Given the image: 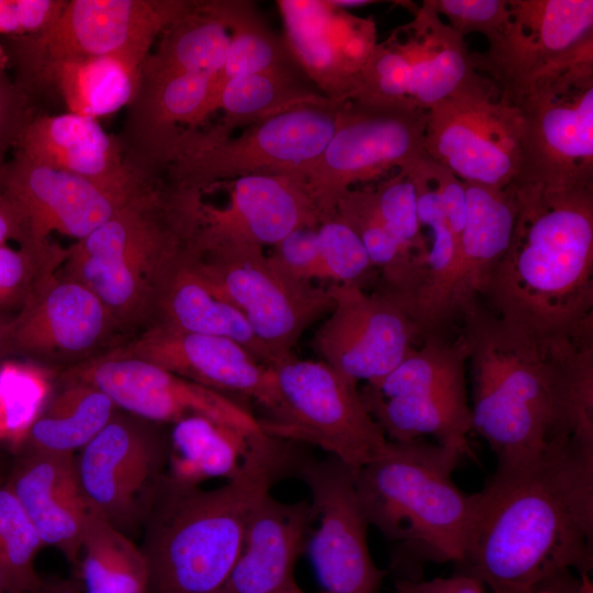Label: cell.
I'll return each mask as SVG.
<instances>
[{
    "label": "cell",
    "mask_w": 593,
    "mask_h": 593,
    "mask_svg": "<svg viewBox=\"0 0 593 593\" xmlns=\"http://www.w3.org/2000/svg\"><path fill=\"white\" fill-rule=\"evenodd\" d=\"M142 66L118 57L66 60L52 66L35 87L32 99L56 92L67 112L97 120L128 105Z\"/></svg>",
    "instance_id": "obj_31"
},
{
    "label": "cell",
    "mask_w": 593,
    "mask_h": 593,
    "mask_svg": "<svg viewBox=\"0 0 593 593\" xmlns=\"http://www.w3.org/2000/svg\"><path fill=\"white\" fill-rule=\"evenodd\" d=\"M190 0H70L44 31L10 37L4 48L15 83L32 99L44 74L55 64L118 57L142 66L161 32ZM33 100V99H32Z\"/></svg>",
    "instance_id": "obj_9"
},
{
    "label": "cell",
    "mask_w": 593,
    "mask_h": 593,
    "mask_svg": "<svg viewBox=\"0 0 593 593\" xmlns=\"http://www.w3.org/2000/svg\"><path fill=\"white\" fill-rule=\"evenodd\" d=\"M426 120L425 110L347 100L323 152L290 176L303 182L323 222L357 183L415 167L426 156Z\"/></svg>",
    "instance_id": "obj_13"
},
{
    "label": "cell",
    "mask_w": 593,
    "mask_h": 593,
    "mask_svg": "<svg viewBox=\"0 0 593 593\" xmlns=\"http://www.w3.org/2000/svg\"><path fill=\"white\" fill-rule=\"evenodd\" d=\"M505 97L523 121L516 181L593 184V37Z\"/></svg>",
    "instance_id": "obj_8"
},
{
    "label": "cell",
    "mask_w": 593,
    "mask_h": 593,
    "mask_svg": "<svg viewBox=\"0 0 593 593\" xmlns=\"http://www.w3.org/2000/svg\"><path fill=\"white\" fill-rule=\"evenodd\" d=\"M202 221L258 246H275L292 231L322 222L303 182L290 175L255 174L232 180L224 208L202 203Z\"/></svg>",
    "instance_id": "obj_27"
},
{
    "label": "cell",
    "mask_w": 593,
    "mask_h": 593,
    "mask_svg": "<svg viewBox=\"0 0 593 593\" xmlns=\"http://www.w3.org/2000/svg\"><path fill=\"white\" fill-rule=\"evenodd\" d=\"M467 212L456 269L441 311V326L465 317L485 296L491 277L510 244L514 220L513 184L504 189L463 182Z\"/></svg>",
    "instance_id": "obj_26"
},
{
    "label": "cell",
    "mask_w": 593,
    "mask_h": 593,
    "mask_svg": "<svg viewBox=\"0 0 593 593\" xmlns=\"http://www.w3.org/2000/svg\"><path fill=\"white\" fill-rule=\"evenodd\" d=\"M293 443L251 438L239 470L219 488L161 479L142 525L148 593H220L243 548L248 518L304 458Z\"/></svg>",
    "instance_id": "obj_3"
},
{
    "label": "cell",
    "mask_w": 593,
    "mask_h": 593,
    "mask_svg": "<svg viewBox=\"0 0 593 593\" xmlns=\"http://www.w3.org/2000/svg\"><path fill=\"white\" fill-rule=\"evenodd\" d=\"M11 240L20 246L33 244L21 214L0 189V245Z\"/></svg>",
    "instance_id": "obj_47"
},
{
    "label": "cell",
    "mask_w": 593,
    "mask_h": 593,
    "mask_svg": "<svg viewBox=\"0 0 593 593\" xmlns=\"http://www.w3.org/2000/svg\"><path fill=\"white\" fill-rule=\"evenodd\" d=\"M508 21L475 71L510 96L542 69L593 37L592 0H508Z\"/></svg>",
    "instance_id": "obj_20"
},
{
    "label": "cell",
    "mask_w": 593,
    "mask_h": 593,
    "mask_svg": "<svg viewBox=\"0 0 593 593\" xmlns=\"http://www.w3.org/2000/svg\"><path fill=\"white\" fill-rule=\"evenodd\" d=\"M33 524L7 482L0 484V588L3 593H40L34 561L43 548Z\"/></svg>",
    "instance_id": "obj_39"
},
{
    "label": "cell",
    "mask_w": 593,
    "mask_h": 593,
    "mask_svg": "<svg viewBox=\"0 0 593 593\" xmlns=\"http://www.w3.org/2000/svg\"><path fill=\"white\" fill-rule=\"evenodd\" d=\"M413 13L385 41L403 66L409 104L428 111L475 69L465 37L440 19L433 0H424Z\"/></svg>",
    "instance_id": "obj_28"
},
{
    "label": "cell",
    "mask_w": 593,
    "mask_h": 593,
    "mask_svg": "<svg viewBox=\"0 0 593 593\" xmlns=\"http://www.w3.org/2000/svg\"><path fill=\"white\" fill-rule=\"evenodd\" d=\"M519 110L474 71L427 111L424 149L463 182L504 189L523 165Z\"/></svg>",
    "instance_id": "obj_14"
},
{
    "label": "cell",
    "mask_w": 593,
    "mask_h": 593,
    "mask_svg": "<svg viewBox=\"0 0 593 593\" xmlns=\"http://www.w3.org/2000/svg\"><path fill=\"white\" fill-rule=\"evenodd\" d=\"M15 150L37 163L130 195L155 182L130 168L119 137L109 135L97 120L70 112L36 114Z\"/></svg>",
    "instance_id": "obj_23"
},
{
    "label": "cell",
    "mask_w": 593,
    "mask_h": 593,
    "mask_svg": "<svg viewBox=\"0 0 593 593\" xmlns=\"http://www.w3.org/2000/svg\"><path fill=\"white\" fill-rule=\"evenodd\" d=\"M329 316L317 328L313 348L347 380L371 383L395 368L423 335L404 303L379 289L331 284Z\"/></svg>",
    "instance_id": "obj_17"
},
{
    "label": "cell",
    "mask_w": 593,
    "mask_h": 593,
    "mask_svg": "<svg viewBox=\"0 0 593 593\" xmlns=\"http://www.w3.org/2000/svg\"><path fill=\"white\" fill-rule=\"evenodd\" d=\"M513 189L510 244L485 293L491 311L541 332L593 328V184Z\"/></svg>",
    "instance_id": "obj_4"
},
{
    "label": "cell",
    "mask_w": 593,
    "mask_h": 593,
    "mask_svg": "<svg viewBox=\"0 0 593 593\" xmlns=\"http://www.w3.org/2000/svg\"><path fill=\"white\" fill-rule=\"evenodd\" d=\"M0 593H3L2 590H1V588H0Z\"/></svg>",
    "instance_id": "obj_55"
},
{
    "label": "cell",
    "mask_w": 593,
    "mask_h": 593,
    "mask_svg": "<svg viewBox=\"0 0 593 593\" xmlns=\"http://www.w3.org/2000/svg\"><path fill=\"white\" fill-rule=\"evenodd\" d=\"M525 593H593L589 573L563 571L535 584Z\"/></svg>",
    "instance_id": "obj_48"
},
{
    "label": "cell",
    "mask_w": 593,
    "mask_h": 593,
    "mask_svg": "<svg viewBox=\"0 0 593 593\" xmlns=\"http://www.w3.org/2000/svg\"><path fill=\"white\" fill-rule=\"evenodd\" d=\"M283 42L291 56L314 83L335 103L349 100L357 78L347 58L350 27L328 0L277 1Z\"/></svg>",
    "instance_id": "obj_29"
},
{
    "label": "cell",
    "mask_w": 593,
    "mask_h": 593,
    "mask_svg": "<svg viewBox=\"0 0 593 593\" xmlns=\"http://www.w3.org/2000/svg\"><path fill=\"white\" fill-rule=\"evenodd\" d=\"M0 34L9 37L20 35L14 0H0Z\"/></svg>",
    "instance_id": "obj_49"
},
{
    "label": "cell",
    "mask_w": 593,
    "mask_h": 593,
    "mask_svg": "<svg viewBox=\"0 0 593 593\" xmlns=\"http://www.w3.org/2000/svg\"><path fill=\"white\" fill-rule=\"evenodd\" d=\"M316 228L301 227L292 231L272 246L269 258L296 280L303 282L322 280Z\"/></svg>",
    "instance_id": "obj_45"
},
{
    "label": "cell",
    "mask_w": 593,
    "mask_h": 593,
    "mask_svg": "<svg viewBox=\"0 0 593 593\" xmlns=\"http://www.w3.org/2000/svg\"><path fill=\"white\" fill-rule=\"evenodd\" d=\"M314 519L310 501L266 495L248 518L242 551L220 593H278L296 585L294 566Z\"/></svg>",
    "instance_id": "obj_25"
},
{
    "label": "cell",
    "mask_w": 593,
    "mask_h": 593,
    "mask_svg": "<svg viewBox=\"0 0 593 593\" xmlns=\"http://www.w3.org/2000/svg\"><path fill=\"white\" fill-rule=\"evenodd\" d=\"M463 318L472 429L497 468L593 444V328L541 332L479 306Z\"/></svg>",
    "instance_id": "obj_1"
},
{
    "label": "cell",
    "mask_w": 593,
    "mask_h": 593,
    "mask_svg": "<svg viewBox=\"0 0 593 593\" xmlns=\"http://www.w3.org/2000/svg\"><path fill=\"white\" fill-rule=\"evenodd\" d=\"M11 318L12 317L3 315V313L0 312V355H2L4 350L8 328H9Z\"/></svg>",
    "instance_id": "obj_52"
},
{
    "label": "cell",
    "mask_w": 593,
    "mask_h": 593,
    "mask_svg": "<svg viewBox=\"0 0 593 593\" xmlns=\"http://www.w3.org/2000/svg\"><path fill=\"white\" fill-rule=\"evenodd\" d=\"M278 593H305V592H303V591L299 588V585L296 584V585H294V586H292V588L286 589V590H283V591L278 592Z\"/></svg>",
    "instance_id": "obj_54"
},
{
    "label": "cell",
    "mask_w": 593,
    "mask_h": 593,
    "mask_svg": "<svg viewBox=\"0 0 593 593\" xmlns=\"http://www.w3.org/2000/svg\"><path fill=\"white\" fill-rule=\"evenodd\" d=\"M201 194L160 178L67 247L57 273L93 292L121 331L146 328L163 284L199 226Z\"/></svg>",
    "instance_id": "obj_5"
},
{
    "label": "cell",
    "mask_w": 593,
    "mask_h": 593,
    "mask_svg": "<svg viewBox=\"0 0 593 593\" xmlns=\"http://www.w3.org/2000/svg\"><path fill=\"white\" fill-rule=\"evenodd\" d=\"M262 248L200 216L186 255L214 292L240 311L275 365L292 356L303 332L329 312L332 298L328 287L287 275Z\"/></svg>",
    "instance_id": "obj_7"
},
{
    "label": "cell",
    "mask_w": 593,
    "mask_h": 593,
    "mask_svg": "<svg viewBox=\"0 0 593 593\" xmlns=\"http://www.w3.org/2000/svg\"><path fill=\"white\" fill-rule=\"evenodd\" d=\"M158 425L118 410L75 455L78 482L89 511L131 538L141 533L168 468L169 435Z\"/></svg>",
    "instance_id": "obj_15"
},
{
    "label": "cell",
    "mask_w": 593,
    "mask_h": 593,
    "mask_svg": "<svg viewBox=\"0 0 593 593\" xmlns=\"http://www.w3.org/2000/svg\"><path fill=\"white\" fill-rule=\"evenodd\" d=\"M66 255L67 248L52 240L0 245V312H19L41 281L58 271Z\"/></svg>",
    "instance_id": "obj_40"
},
{
    "label": "cell",
    "mask_w": 593,
    "mask_h": 593,
    "mask_svg": "<svg viewBox=\"0 0 593 593\" xmlns=\"http://www.w3.org/2000/svg\"><path fill=\"white\" fill-rule=\"evenodd\" d=\"M9 64V58L3 46L0 45V75L4 74L5 67Z\"/></svg>",
    "instance_id": "obj_53"
},
{
    "label": "cell",
    "mask_w": 593,
    "mask_h": 593,
    "mask_svg": "<svg viewBox=\"0 0 593 593\" xmlns=\"http://www.w3.org/2000/svg\"><path fill=\"white\" fill-rule=\"evenodd\" d=\"M230 34L224 65L217 75L211 96V113L223 87L232 79L255 72L295 67L283 38L270 30L250 1H209Z\"/></svg>",
    "instance_id": "obj_36"
},
{
    "label": "cell",
    "mask_w": 593,
    "mask_h": 593,
    "mask_svg": "<svg viewBox=\"0 0 593 593\" xmlns=\"http://www.w3.org/2000/svg\"><path fill=\"white\" fill-rule=\"evenodd\" d=\"M0 189L21 214L33 244L51 240L52 232L82 239L136 195L37 163L16 150L0 176Z\"/></svg>",
    "instance_id": "obj_22"
},
{
    "label": "cell",
    "mask_w": 593,
    "mask_h": 593,
    "mask_svg": "<svg viewBox=\"0 0 593 593\" xmlns=\"http://www.w3.org/2000/svg\"><path fill=\"white\" fill-rule=\"evenodd\" d=\"M270 367L278 403L259 418L267 435L316 446L356 470L385 448L389 440L356 383L322 360L290 356Z\"/></svg>",
    "instance_id": "obj_12"
},
{
    "label": "cell",
    "mask_w": 593,
    "mask_h": 593,
    "mask_svg": "<svg viewBox=\"0 0 593 593\" xmlns=\"http://www.w3.org/2000/svg\"><path fill=\"white\" fill-rule=\"evenodd\" d=\"M593 445L529 465L496 468L474 493L460 573L492 593H525L593 561Z\"/></svg>",
    "instance_id": "obj_2"
},
{
    "label": "cell",
    "mask_w": 593,
    "mask_h": 593,
    "mask_svg": "<svg viewBox=\"0 0 593 593\" xmlns=\"http://www.w3.org/2000/svg\"><path fill=\"white\" fill-rule=\"evenodd\" d=\"M295 475L307 486L318 521L306 547L322 586L327 593H378L387 572L370 553L356 469L332 456L304 457Z\"/></svg>",
    "instance_id": "obj_18"
},
{
    "label": "cell",
    "mask_w": 593,
    "mask_h": 593,
    "mask_svg": "<svg viewBox=\"0 0 593 593\" xmlns=\"http://www.w3.org/2000/svg\"><path fill=\"white\" fill-rule=\"evenodd\" d=\"M7 480L44 547L78 563L89 514L78 482L75 455L20 449Z\"/></svg>",
    "instance_id": "obj_24"
},
{
    "label": "cell",
    "mask_w": 593,
    "mask_h": 593,
    "mask_svg": "<svg viewBox=\"0 0 593 593\" xmlns=\"http://www.w3.org/2000/svg\"><path fill=\"white\" fill-rule=\"evenodd\" d=\"M103 391L123 412L156 424L209 418L248 439L265 434L242 400L208 389L145 360L108 349L59 372Z\"/></svg>",
    "instance_id": "obj_16"
},
{
    "label": "cell",
    "mask_w": 593,
    "mask_h": 593,
    "mask_svg": "<svg viewBox=\"0 0 593 593\" xmlns=\"http://www.w3.org/2000/svg\"><path fill=\"white\" fill-rule=\"evenodd\" d=\"M121 328L101 300L83 284L46 277L11 318L5 353L54 369L70 368L99 354Z\"/></svg>",
    "instance_id": "obj_19"
},
{
    "label": "cell",
    "mask_w": 593,
    "mask_h": 593,
    "mask_svg": "<svg viewBox=\"0 0 593 593\" xmlns=\"http://www.w3.org/2000/svg\"><path fill=\"white\" fill-rule=\"evenodd\" d=\"M40 593H85L74 582H61L55 585H44Z\"/></svg>",
    "instance_id": "obj_50"
},
{
    "label": "cell",
    "mask_w": 593,
    "mask_h": 593,
    "mask_svg": "<svg viewBox=\"0 0 593 593\" xmlns=\"http://www.w3.org/2000/svg\"><path fill=\"white\" fill-rule=\"evenodd\" d=\"M36 103L5 72L0 75V176L31 122Z\"/></svg>",
    "instance_id": "obj_44"
},
{
    "label": "cell",
    "mask_w": 593,
    "mask_h": 593,
    "mask_svg": "<svg viewBox=\"0 0 593 593\" xmlns=\"http://www.w3.org/2000/svg\"><path fill=\"white\" fill-rule=\"evenodd\" d=\"M372 189L385 225L426 271L428 240L418 221L415 187L409 169L398 170L372 184Z\"/></svg>",
    "instance_id": "obj_42"
},
{
    "label": "cell",
    "mask_w": 593,
    "mask_h": 593,
    "mask_svg": "<svg viewBox=\"0 0 593 593\" xmlns=\"http://www.w3.org/2000/svg\"><path fill=\"white\" fill-rule=\"evenodd\" d=\"M395 590L396 593H485L480 581L462 573L432 580L400 578Z\"/></svg>",
    "instance_id": "obj_46"
},
{
    "label": "cell",
    "mask_w": 593,
    "mask_h": 593,
    "mask_svg": "<svg viewBox=\"0 0 593 593\" xmlns=\"http://www.w3.org/2000/svg\"><path fill=\"white\" fill-rule=\"evenodd\" d=\"M248 438L209 418L191 416L172 424L167 475L189 485L231 479L247 452Z\"/></svg>",
    "instance_id": "obj_35"
},
{
    "label": "cell",
    "mask_w": 593,
    "mask_h": 593,
    "mask_svg": "<svg viewBox=\"0 0 593 593\" xmlns=\"http://www.w3.org/2000/svg\"><path fill=\"white\" fill-rule=\"evenodd\" d=\"M332 102L314 86L299 66L277 68L230 80L221 90L216 110L220 124L208 131L213 138H225L239 127L306 104Z\"/></svg>",
    "instance_id": "obj_32"
},
{
    "label": "cell",
    "mask_w": 593,
    "mask_h": 593,
    "mask_svg": "<svg viewBox=\"0 0 593 593\" xmlns=\"http://www.w3.org/2000/svg\"><path fill=\"white\" fill-rule=\"evenodd\" d=\"M186 251L187 247L159 291L150 325L232 339L271 366L270 354L245 316L214 292L191 266Z\"/></svg>",
    "instance_id": "obj_30"
},
{
    "label": "cell",
    "mask_w": 593,
    "mask_h": 593,
    "mask_svg": "<svg viewBox=\"0 0 593 593\" xmlns=\"http://www.w3.org/2000/svg\"><path fill=\"white\" fill-rule=\"evenodd\" d=\"M401 362L359 391L368 412L390 441L430 435L440 445L470 451L472 430L466 388L467 350L455 340L428 334Z\"/></svg>",
    "instance_id": "obj_10"
},
{
    "label": "cell",
    "mask_w": 593,
    "mask_h": 593,
    "mask_svg": "<svg viewBox=\"0 0 593 593\" xmlns=\"http://www.w3.org/2000/svg\"><path fill=\"white\" fill-rule=\"evenodd\" d=\"M439 15L461 36L484 35L490 43L503 32L510 16L508 0H433Z\"/></svg>",
    "instance_id": "obj_43"
},
{
    "label": "cell",
    "mask_w": 593,
    "mask_h": 593,
    "mask_svg": "<svg viewBox=\"0 0 593 593\" xmlns=\"http://www.w3.org/2000/svg\"><path fill=\"white\" fill-rule=\"evenodd\" d=\"M230 34L209 1H192L159 35V43L143 66L170 72L220 74L227 53Z\"/></svg>",
    "instance_id": "obj_34"
},
{
    "label": "cell",
    "mask_w": 593,
    "mask_h": 593,
    "mask_svg": "<svg viewBox=\"0 0 593 593\" xmlns=\"http://www.w3.org/2000/svg\"><path fill=\"white\" fill-rule=\"evenodd\" d=\"M112 349L216 392L256 401L267 413L278 403L272 368L228 338L150 325Z\"/></svg>",
    "instance_id": "obj_21"
},
{
    "label": "cell",
    "mask_w": 593,
    "mask_h": 593,
    "mask_svg": "<svg viewBox=\"0 0 593 593\" xmlns=\"http://www.w3.org/2000/svg\"><path fill=\"white\" fill-rule=\"evenodd\" d=\"M79 558L85 593H148V567L139 545L91 511Z\"/></svg>",
    "instance_id": "obj_37"
},
{
    "label": "cell",
    "mask_w": 593,
    "mask_h": 593,
    "mask_svg": "<svg viewBox=\"0 0 593 593\" xmlns=\"http://www.w3.org/2000/svg\"><path fill=\"white\" fill-rule=\"evenodd\" d=\"M331 5L339 9L344 8H354V7H362L368 5L371 3H377L378 1H370V0H328Z\"/></svg>",
    "instance_id": "obj_51"
},
{
    "label": "cell",
    "mask_w": 593,
    "mask_h": 593,
    "mask_svg": "<svg viewBox=\"0 0 593 593\" xmlns=\"http://www.w3.org/2000/svg\"><path fill=\"white\" fill-rule=\"evenodd\" d=\"M469 452L423 438L389 440L356 470L362 512L368 525L395 545L394 567L462 560L474 493L460 490L451 475Z\"/></svg>",
    "instance_id": "obj_6"
},
{
    "label": "cell",
    "mask_w": 593,
    "mask_h": 593,
    "mask_svg": "<svg viewBox=\"0 0 593 593\" xmlns=\"http://www.w3.org/2000/svg\"><path fill=\"white\" fill-rule=\"evenodd\" d=\"M340 104L302 105L225 138L184 130L164 176L180 189L202 193L217 182L244 176L292 175L323 152Z\"/></svg>",
    "instance_id": "obj_11"
},
{
    "label": "cell",
    "mask_w": 593,
    "mask_h": 593,
    "mask_svg": "<svg viewBox=\"0 0 593 593\" xmlns=\"http://www.w3.org/2000/svg\"><path fill=\"white\" fill-rule=\"evenodd\" d=\"M322 280L363 288L376 269L354 230L334 212L316 228Z\"/></svg>",
    "instance_id": "obj_41"
},
{
    "label": "cell",
    "mask_w": 593,
    "mask_h": 593,
    "mask_svg": "<svg viewBox=\"0 0 593 593\" xmlns=\"http://www.w3.org/2000/svg\"><path fill=\"white\" fill-rule=\"evenodd\" d=\"M61 380L63 387L52 393L20 449L76 455L119 410L94 385L79 380Z\"/></svg>",
    "instance_id": "obj_33"
},
{
    "label": "cell",
    "mask_w": 593,
    "mask_h": 593,
    "mask_svg": "<svg viewBox=\"0 0 593 593\" xmlns=\"http://www.w3.org/2000/svg\"><path fill=\"white\" fill-rule=\"evenodd\" d=\"M55 369L34 361L0 363V444L15 454L53 393Z\"/></svg>",
    "instance_id": "obj_38"
}]
</instances>
